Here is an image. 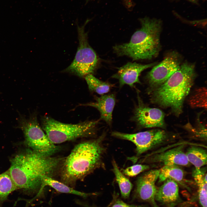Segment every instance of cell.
<instances>
[{
	"instance_id": "7c38bea8",
	"label": "cell",
	"mask_w": 207,
	"mask_h": 207,
	"mask_svg": "<svg viewBox=\"0 0 207 207\" xmlns=\"http://www.w3.org/2000/svg\"><path fill=\"white\" fill-rule=\"evenodd\" d=\"M156 64L154 63L142 64L136 62H128L120 67L117 72L112 77L118 80L120 88L125 85L133 88L135 84L141 83L139 76L141 72L147 68L154 66Z\"/></svg>"
},
{
	"instance_id": "4fadbf2b",
	"label": "cell",
	"mask_w": 207,
	"mask_h": 207,
	"mask_svg": "<svg viewBox=\"0 0 207 207\" xmlns=\"http://www.w3.org/2000/svg\"><path fill=\"white\" fill-rule=\"evenodd\" d=\"M184 145L152 155L146 159L151 163H160L163 166L175 165L187 166L190 163L184 152Z\"/></svg>"
},
{
	"instance_id": "484cf974",
	"label": "cell",
	"mask_w": 207,
	"mask_h": 207,
	"mask_svg": "<svg viewBox=\"0 0 207 207\" xmlns=\"http://www.w3.org/2000/svg\"><path fill=\"white\" fill-rule=\"evenodd\" d=\"M188 0L191 1L193 2V1H195L197 0Z\"/></svg>"
},
{
	"instance_id": "ba28073f",
	"label": "cell",
	"mask_w": 207,
	"mask_h": 207,
	"mask_svg": "<svg viewBox=\"0 0 207 207\" xmlns=\"http://www.w3.org/2000/svg\"><path fill=\"white\" fill-rule=\"evenodd\" d=\"M111 135L134 143L136 146V155L135 158L163 143L168 138V135L166 131L158 129L133 134L115 131L112 133Z\"/></svg>"
},
{
	"instance_id": "ffe728a7",
	"label": "cell",
	"mask_w": 207,
	"mask_h": 207,
	"mask_svg": "<svg viewBox=\"0 0 207 207\" xmlns=\"http://www.w3.org/2000/svg\"><path fill=\"white\" fill-rule=\"evenodd\" d=\"M112 170L119 186L122 196L124 199H127L129 197L133 185L129 179L120 170L114 159L112 160Z\"/></svg>"
},
{
	"instance_id": "7a4b0ae2",
	"label": "cell",
	"mask_w": 207,
	"mask_h": 207,
	"mask_svg": "<svg viewBox=\"0 0 207 207\" xmlns=\"http://www.w3.org/2000/svg\"><path fill=\"white\" fill-rule=\"evenodd\" d=\"M106 133L75 146L62 164V182L72 187L77 181L83 180L95 169L104 168L103 159L106 150L103 141Z\"/></svg>"
},
{
	"instance_id": "8fae6325",
	"label": "cell",
	"mask_w": 207,
	"mask_h": 207,
	"mask_svg": "<svg viewBox=\"0 0 207 207\" xmlns=\"http://www.w3.org/2000/svg\"><path fill=\"white\" fill-rule=\"evenodd\" d=\"M160 169L148 170L140 176L136 182L134 198L146 202L153 207H160L156 202L155 196L157 188L155 183L158 179Z\"/></svg>"
},
{
	"instance_id": "5bb4252c",
	"label": "cell",
	"mask_w": 207,
	"mask_h": 207,
	"mask_svg": "<svg viewBox=\"0 0 207 207\" xmlns=\"http://www.w3.org/2000/svg\"><path fill=\"white\" fill-rule=\"evenodd\" d=\"M157 188L155 200L167 207H174L182 202L177 182L170 179Z\"/></svg>"
},
{
	"instance_id": "6da1fadb",
	"label": "cell",
	"mask_w": 207,
	"mask_h": 207,
	"mask_svg": "<svg viewBox=\"0 0 207 207\" xmlns=\"http://www.w3.org/2000/svg\"><path fill=\"white\" fill-rule=\"evenodd\" d=\"M63 159L43 155L29 149L15 155L11 159L8 170L15 185L31 193L42 191V177H52L62 164Z\"/></svg>"
},
{
	"instance_id": "83f0119b",
	"label": "cell",
	"mask_w": 207,
	"mask_h": 207,
	"mask_svg": "<svg viewBox=\"0 0 207 207\" xmlns=\"http://www.w3.org/2000/svg\"></svg>"
},
{
	"instance_id": "9a60e30c",
	"label": "cell",
	"mask_w": 207,
	"mask_h": 207,
	"mask_svg": "<svg viewBox=\"0 0 207 207\" xmlns=\"http://www.w3.org/2000/svg\"><path fill=\"white\" fill-rule=\"evenodd\" d=\"M95 101L83 105L93 107L99 112L100 120L105 121L111 126L112 122V112L116 103L115 95L114 94L101 95L100 97H95Z\"/></svg>"
},
{
	"instance_id": "9c48e42d",
	"label": "cell",
	"mask_w": 207,
	"mask_h": 207,
	"mask_svg": "<svg viewBox=\"0 0 207 207\" xmlns=\"http://www.w3.org/2000/svg\"><path fill=\"white\" fill-rule=\"evenodd\" d=\"M181 60L177 53H171L147 74L145 79L148 85V93L165 82L179 68Z\"/></svg>"
},
{
	"instance_id": "8992f818",
	"label": "cell",
	"mask_w": 207,
	"mask_h": 207,
	"mask_svg": "<svg viewBox=\"0 0 207 207\" xmlns=\"http://www.w3.org/2000/svg\"><path fill=\"white\" fill-rule=\"evenodd\" d=\"M18 127L22 131L24 137V143L28 148L43 155L51 156L57 152L59 147L49 139L40 126L37 113L26 118L19 112Z\"/></svg>"
},
{
	"instance_id": "5b68a950",
	"label": "cell",
	"mask_w": 207,
	"mask_h": 207,
	"mask_svg": "<svg viewBox=\"0 0 207 207\" xmlns=\"http://www.w3.org/2000/svg\"><path fill=\"white\" fill-rule=\"evenodd\" d=\"M97 120H86L76 124L62 123L47 116L42 117V129L54 144L77 139L94 137L99 123Z\"/></svg>"
},
{
	"instance_id": "cb8c5ba5",
	"label": "cell",
	"mask_w": 207,
	"mask_h": 207,
	"mask_svg": "<svg viewBox=\"0 0 207 207\" xmlns=\"http://www.w3.org/2000/svg\"><path fill=\"white\" fill-rule=\"evenodd\" d=\"M150 167L149 165L146 164H137L122 169V173L128 176L132 177L149 169Z\"/></svg>"
},
{
	"instance_id": "d6986e66",
	"label": "cell",
	"mask_w": 207,
	"mask_h": 207,
	"mask_svg": "<svg viewBox=\"0 0 207 207\" xmlns=\"http://www.w3.org/2000/svg\"><path fill=\"white\" fill-rule=\"evenodd\" d=\"M200 168L195 170L193 176L197 185L199 202L202 207H207V173Z\"/></svg>"
},
{
	"instance_id": "44dd1931",
	"label": "cell",
	"mask_w": 207,
	"mask_h": 207,
	"mask_svg": "<svg viewBox=\"0 0 207 207\" xmlns=\"http://www.w3.org/2000/svg\"><path fill=\"white\" fill-rule=\"evenodd\" d=\"M17 189L8 170L0 174V206L11 193Z\"/></svg>"
},
{
	"instance_id": "4316f807",
	"label": "cell",
	"mask_w": 207,
	"mask_h": 207,
	"mask_svg": "<svg viewBox=\"0 0 207 207\" xmlns=\"http://www.w3.org/2000/svg\"><path fill=\"white\" fill-rule=\"evenodd\" d=\"M110 205V204H109L108 205V206L107 207H109Z\"/></svg>"
},
{
	"instance_id": "30bf717a",
	"label": "cell",
	"mask_w": 207,
	"mask_h": 207,
	"mask_svg": "<svg viewBox=\"0 0 207 207\" xmlns=\"http://www.w3.org/2000/svg\"><path fill=\"white\" fill-rule=\"evenodd\" d=\"M137 101L135 106L131 120L135 122L140 128L165 127L164 113L159 109L150 108L145 105L137 90Z\"/></svg>"
},
{
	"instance_id": "d4e9b609",
	"label": "cell",
	"mask_w": 207,
	"mask_h": 207,
	"mask_svg": "<svg viewBox=\"0 0 207 207\" xmlns=\"http://www.w3.org/2000/svg\"><path fill=\"white\" fill-rule=\"evenodd\" d=\"M109 207H147L143 205H135L127 204L115 196L110 203Z\"/></svg>"
},
{
	"instance_id": "3957f363",
	"label": "cell",
	"mask_w": 207,
	"mask_h": 207,
	"mask_svg": "<svg viewBox=\"0 0 207 207\" xmlns=\"http://www.w3.org/2000/svg\"><path fill=\"white\" fill-rule=\"evenodd\" d=\"M196 76L194 65L183 63L165 82L149 93L151 102L161 107L170 108L174 114L179 116Z\"/></svg>"
},
{
	"instance_id": "277c9868",
	"label": "cell",
	"mask_w": 207,
	"mask_h": 207,
	"mask_svg": "<svg viewBox=\"0 0 207 207\" xmlns=\"http://www.w3.org/2000/svg\"><path fill=\"white\" fill-rule=\"evenodd\" d=\"M140 21L141 28L134 32L129 42L113 47L118 55H126L137 60L150 59L158 54L161 21L147 17L140 19Z\"/></svg>"
},
{
	"instance_id": "ac0fdd59",
	"label": "cell",
	"mask_w": 207,
	"mask_h": 207,
	"mask_svg": "<svg viewBox=\"0 0 207 207\" xmlns=\"http://www.w3.org/2000/svg\"><path fill=\"white\" fill-rule=\"evenodd\" d=\"M184 172L179 166L175 165L163 166L160 169L158 178L159 183L168 179L182 184L184 179Z\"/></svg>"
},
{
	"instance_id": "52a82bcc",
	"label": "cell",
	"mask_w": 207,
	"mask_h": 207,
	"mask_svg": "<svg viewBox=\"0 0 207 207\" xmlns=\"http://www.w3.org/2000/svg\"><path fill=\"white\" fill-rule=\"evenodd\" d=\"M87 21L83 26H78V46L74 59L64 72L73 74L80 77L92 74L97 68L98 59L96 53L90 46L87 35L85 30Z\"/></svg>"
},
{
	"instance_id": "e0dca14e",
	"label": "cell",
	"mask_w": 207,
	"mask_h": 207,
	"mask_svg": "<svg viewBox=\"0 0 207 207\" xmlns=\"http://www.w3.org/2000/svg\"><path fill=\"white\" fill-rule=\"evenodd\" d=\"M185 153L189 162L194 166L195 169H200L206 164V150L198 146H193L189 147Z\"/></svg>"
},
{
	"instance_id": "603a6c76",
	"label": "cell",
	"mask_w": 207,
	"mask_h": 207,
	"mask_svg": "<svg viewBox=\"0 0 207 207\" xmlns=\"http://www.w3.org/2000/svg\"><path fill=\"white\" fill-rule=\"evenodd\" d=\"M188 103L193 108H207V90L205 87L195 89L189 96Z\"/></svg>"
},
{
	"instance_id": "7402d4cb",
	"label": "cell",
	"mask_w": 207,
	"mask_h": 207,
	"mask_svg": "<svg viewBox=\"0 0 207 207\" xmlns=\"http://www.w3.org/2000/svg\"><path fill=\"white\" fill-rule=\"evenodd\" d=\"M84 78L89 90L100 95H103L108 93L113 86V84L101 81L92 74L87 75Z\"/></svg>"
},
{
	"instance_id": "2e32d148",
	"label": "cell",
	"mask_w": 207,
	"mask_h": 207,
	"mask_svg": "<svg viewBox=\"0 0 207 207\" xmlns=\"http://www.w3.org/2000/svg\"><path fill=\"white\" fill-rule=\"evenodd\" d=\"M42 190H43L45 186L47 185L61 193L73 194L84 198L97 194V193H87L76 190L64 183L55 180L52 177L47 176H42Z\"/></svg>"
}]
</instances>
